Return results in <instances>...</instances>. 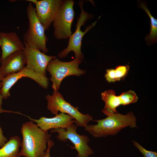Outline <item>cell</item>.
I'll return each instance as SVG.
<instances>
[{
  "mask_svg": "<svg viewBox=\"0 0 157 157\" xmlns=\"http://www.w3.org/2000/svg\"><path fill=\"white\" fill-rule=\"evenodd\" d=\"M20 131L22 136L20 156L44 157L51 136L48 131H43L30 120L22 124Z\"/></svg>",
  "mask_w": 157,
  "mask_h": 157,
  "instance_id": "6da1fadb",
  "label": "cell"
},
{
  "mask_svg": "<svg viewBox=\"0 0 157 157\" xmlns=\"http://www.w3.org/2000/svg\"><path fill=\"white\" fill-rule=\"evenodd\" d=\"M92 121L97 124L88 125L85 127V129L96 138L114 135L121 129L127 127L138 128L136 125L137 118L133 112H129L125 115L117 112L107 116L105 118Z\"/></svg>",
  "mask_w": 157,
  "mask_h": 157,
  "instance_id": "7a4b0ae2",
  "label": "cell"
},
{
  "mask_svg": "<svg viewBox=\"0 0 157 157\" xmlns=\"http://www.w3.org/2000/svg\"><path fill=\"white\" fill-rule=\"evenodd\" d=\"M83 5V0L79 1L78 5L80 8L81 13L79 16L77 17L75 31L69 38L67 47L58 53V56L60 58H65L71 51L74 53L75 58L82 61L84 58V55L81 51L82 38L86 33L95 26L100 17H99L97 21L87 26L84 31H82L81 29V26L85 24L87 20L92 19L93 16V15L85 11Z\"/></svg>",
  "mask_w": 157,
  "mask_h": 157,
  "instance_id": "3957f363",
  "label": "cell"
},
{
  "mask_svg": "<svg viewBox=\"0 0 157 157\" xmlns=\"http://www.w3.org/2000/svg\"><path fill=\"white\" fill-rule=\"evenodd\" d=\"M26 13L28 27L23 35L24 43L45 54L48 51L46 46L48 38L45 33V30L37 16L35 7L30 2L27 7Z\"/></svg>",
  "mask_w": 157,
  "mask_h": 157,
  "instance_id": "277c9868",
  "label": "cell"
},
{
  "mask_svg": "<svg viewBox=\"0 0 157 157\" xmlns=\"http://www.w3.org/2000/svg\"><path fill=\"white\" fill-rule=\"evenodd\" d=\"M47 108L53 115H56L58 111L67 114L75 120L78 126L86 127L88 123L93 120V117L88 114H84L78 110V107H74L66 101L58 90H53L51 95H46Z\"/></svg>",
  "mask_w": 157,
  "mask_h": 157,
  "instance_id": "5b68a950",
  "label": "cell"
},
{
  "mask_svg": "<svg viewBox=\"0 0 157 157\" xmlns=\"http://www.w3.org/2000/svg\"><path fill=\"white\" fill-rule=\"evenodd\" d=\"M81 62L75 58L70 61L63 62L56 58L49 61L46 70L51 75L50 80L53 90H58L61 82L66 77L71 75L79 76L85 74V70L79 68Z\"/></svg>",
  "mask_w": 157,
  "mask_h": 157,
  "instance_id": "8992f818",
  "label": "cell"
},
{
  "mask_svg": "<svg viewBox=\"0 0 157 157\" xmlns=\"http://www.w3.org/2000/svg\"><path fill=\"white\" fill-rule=\"evenodd\" d=\"M73 0H63V2L53 21L54 35L58 40H65L72 34L71 29L75 12Z\"/></svg>",
  "mask_w": 157,
  "mask_h": 157,
  "instance_id": "52a82bcc",
  "label": "cell"
},
{
  "mask_svg": "<svg viewBox=\"0 0 157 157\" xmlns=\"http://www.w3.org/2000/svg\"><path fill=\"white\" fill-rule=\"evenodd\" d=\"M77 127L73 124L67 129H53L50 131L51 133H57L56 138L59 141L66 142L67 140H69L74 145V149L77 152L76 157H89L94 153L93 150L88 144L89 138L85 135L78 134Z\"/></svg>",
  "mask_w": 157,
  "mask_h": 157,
  "instance_id": "ba28073f",
  "label": "cell"
},
{
  "mask_svg": "<svg viewBox=\"0 0 157 157\" xmlns=\"http://www.w3.org/2000/svg\"><path fill=\"white\" fill-rule=\"evenodd\" d=\"M101 99L105 103L102 112L108 116L117 113L116 109L121 105L125 106L136 102L138 97L132 90L123 92L117 96L113 90H106L101 93Z\"/></svg>",
  "mask_w": 157,
  "mask_h": 157,
  "instance_id": "9c48e42d",
  "label": "cell"
},
{
  "mask_svg": "<svg viewBox=\"0 0 157 157\" xmlns=\"http://www.w3.org/2000/svg\"><path fill=\"white\" fill-rule=\"evenodd\" d=\"M23 77L29 78L36 82L41 87L47 89L49 78L46 76L36 73L26 66L19 72L4 77L1 82L0 93L2 99H6L10 96L9 90L19 79Z\"/></svg>",
  "mask_w": 157,
  "mask_h": 157,
  "instance_id": "30bf717a",
  "label": "cell"
},
{
  "mask_svg": "<svg viewBox=\"0 0 157 157\" xmlns=\"http://www.w3.org/2000/svg\"><path fill=\"white\" fill-rule=\"evenodd\" d=\"M24 51L26 58V66L33 72L46 76V68L51 60L56 58L55 56L46 55L40 50L31 47L24 43Z\"/></svg>",
  "mask_w": 157,
  "mask_h": 157,
  "instance_id": "8fae6325",
  "label": "cell"
},
{
  "mask_svg": "<svg viewBox=\"0 0 157 157\" xmlns=\"http://www.w3.org/2000/svg\"><path fill=\"white\" fill-rule=\"evenodd\" d=\"M63 1V0L37 1L35 4L36 13L45 30L49 29Z\"/></svg>",
  "mask_w": 157,
  "mask_h": 157,
  "instance_id": "7c38bea8",
  "label": "cell"
},
{
  "mask_svg": "<svg viewBox=\"0 0 157 157\" xmlns=\"http://www.w3.org/2000/svg\"><path fill=\"white\" fill-rule=\"evenodd\" d=\"M29 119L35 123L37 125L44 131L57 128L66 129L75 123V120L68 114L61 113L53 117L47 118L44 117L36 119L27 116Z\"/></svg>",
  "mask_w": 157,
  "mask_h": 157,
  "instance_id": "4fadbf2b",
  "label": "cell"
},
{
  "mask_svg": "<svg viewBox=\"0 0 157 157\" xmlns=\"http://www.w3.org/2000/svg\"><path fill=\"white\" fill-rule=\"evenodd\" d=\"M0 74L3 78L21 71L26 64L23 50L15 52L7 56L1 63Z\"/></svg>",
  "mask_w": 157,
  "mask_h": 157,
  "instance_id": "5bb4252c",
  "label": "cell"
},
{
  "mask_svg": "<svg viewBox=\"0 0 157 157\" xmlns=\"http://www.w3.org/2000/svg\"><path fill=\"white\" fill-rule=\"evenodd\" d=\"M0 46L2 49L1 63L10 54L17 51L24 50V44L15 32H0Z\"/></svg>",
  "mask_w": 157,
  "mask_h": 157,
  "instance_id": "9a60e30c",
  "label": "cell"
},
{
  "mask_svg": "<svg viewBox=\"0 0 157 157\" xmlns=\"http://www.w3.org/2000/svg\"><path fill=\"white\" fill-rule=\"evenodd\" d=\"M21 143V140L19 137H10L0 148V157H21L19 153Z\"/></svg>",
  "mask_w": 157,
  "mask_h": 157,
  "instance_id": "2e32d148",
  "label": "cell"
},
{
  "mask_svg": "<svg viewBox=\"0 0 157 157\" xmlns=\"http://www.w3.org/2000/svg\"><path fill=\"white\" fill-rule=\"evenodd\" d=\"M128 64L119 65L115 69H106L105 78L108 83H113L123 80L127 75L129 70Z\"/></svg>",
  "mask_w": 157,
  "mask_h": 157,
  "instance_id": "e0dca14e",
  "label": "cell"
},
{
  "mask_svg": "<svg viewBox=\"0 0 157 157\" xmlns=\"http://www.w3.org/2000/svg\"><path fill=\"white\" fill-rule=\"evenodd\" d=\"M139 4L140 8L144 10L149 17L150 20V32L149 34L146 35L145 38V40L148 45L154 44L157 41V19H155L151 15L145 2L140 1Z\"/></svg>",
  "mask_w": 157,
  "mask_h": 157,
  "instance_id": "ac0fdd59",
  "label": "cell"
},
{
  "mask_svg": "<svg viewBox=\"0 0 157 157\" xmlns=\"http://www.w3.org/2000/svg\"><path fill=\"white\" fill-rule=\"evenodd\" d=\"M132 142L142 154L144 157H157V151L147 150L135 140L132 141Z\"/></svg>",
  "mask_w": 157,
  "mask_h": 157,
  "instance_id": "d6986e66",
  "label": "cell"
},
{
  "mask_svg": "<svg viewBox=\"0 0 157 157\" xmlns=\"http://www.w3.org/2000/svg\"><path fill=\"white\" fill-rule=\"evenodd\" d=\"M8 141L7 138L4 136L2 129L0 126V148L4 146Z\"/></svg>",
  "mask_w": 157,
  "mask_h": 157,
  "instance_id": "ffe728a7",
  "label": "cell"
},
{
  "mask_svg": "<svg viewBox=\"0 0 157 157\" xmlns=\"http://www.w3.org/2000/svg\"><path fill=\"white\" fill-rule=\"evenodd\" d=\"M54 143L53 141L50 139L47 144V148L45 155L44 157H51L50 154V149L54 145Z\"/></svg>",
  "mask_w": 157,
  "mask_h": 157,
  "instance_id": "44dd1931",
  "label": "cell"
},
{
  "mask_svg": "<svg viewBox=\"0 0 157 157\" xmlns=\"http://www.w3.org/2000/svg\"><path fill=\"white\" fill-rule=\"evenodd\" d=\"M3 78L1 76L0 74V113L2 112H8V111L3 109L1 108L2 105V97L0 89L1 88V81H2Z\"/></svg>",
  "mask_w": 157,
  "mask_h": 157,
  "instance_id": "7402d4cb",
  "label": "cell"
},
{
  "mask_svg": "<svg viewBox=\"0 0 157 157\" xmlns=\"http://www.w3.org/2000/svg\"><path fill=\"white\" fill-rule=\"evenodd\" d=\"M27 1H29L31 3H33L35 4L36 3L37 0H27Z\"/></svg>",
  "mask_w": 157,
  "mask_h": 157,
  "instance_id": "603a6c76",
  "label": "cell"
}]
</instances>
